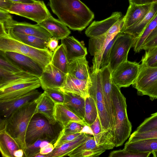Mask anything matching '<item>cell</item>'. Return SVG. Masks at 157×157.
<instances>
[{
  "label": "cell",
  "instance_id": "55",
  "mask_svg": "<svg viewBox=\"0 0 157 157\" xmlns=\"http://www.w3.org/2000/svg\"><path fill=\"white\" fill-rule=\"evenodd\" d=\"M14 154L15 157H22L24 156V152L23 150L21 149L15 151Z\"/></svg>",
  "mask_w": 157,
  "mask_h": 157
},
{
  "label": "cell",
  "instance_id": "6",
  "mask_svg": "<svg viewBox=\"0 0 157 157\" xmlns=\"http://www.w3.org/2000/svg\"><path fill=\"white\" fill-rule=\"evenodd\" d=\"M124 21V16H122L106 33L89 39V51L91 56H94L92 71L95 72L99 70L102 56L105 48L110 41L120 32Z\"/></svg>",
  "mask_w": 157,
  "mask_h": 157
},
{
  "label": "cell",
  "instance_id": "49",
  "mask_svg": "<svg viewBox=\"0 0 157 157\" xmlns=\"http://www.w3.org/2000/svg\"><path fill=\"white\" fill-rule=\"evenodd\" d=\"M15 3L10 0H0V10L8 12L12 6Z\"/></svg>",
  "mask_w": 157,
  "mask_h": 157
},
{
  "label": "cell",
  "instance_id": "56",
  "mask_svg": "<svg viewBox=\"0 0 157 157\" xmlns=\"http://www.w3.org/2000/svg\"><path fill=\"white\" fill-rule=\"evenodd\" d=\"M34 157H47V155H43L39 153L35 155Z\"/></svg>",
  "mask_w": 157,
  "mask_h": 157
},
{
  "label": "cell",
  "instance_id": "20",
  "mask_svg": "<svg viewBox=\"0 0 157 157\" xmlns=\"http://www.w3.org/2000/svg\"><path fill=\"white\" fill-rule=\"evenodd\" d=\"M153 4L143 5L129 4L124 16V23L120 32L140 21L148 12Z\"/></svg>",
  "mask_w": 157,
  "mask_h": 157
},
{
  "label": "cell",
  "instance_id": "32",
  "mask_svg": "<svg viewBox=\"0 0 157 157\" xmlns=\"http://www.w3.org/2000/svg\"><path fill=\"white\" fill-rule=\"evenodd\" d=\"M9 36L13 38L32 47L41 49H48L47 41L38 37L19 33L12 31H6Z\"/></svg>",
  "mask_w": 157,
  "mask_h": 157
},
{
  "label": "cell",
  "instance_id": "12",
  "mask_svg": "<svg viewBox=\"0 0 157 157\" xmlns=\"http://www.w3.org/2000/svg\"><path fill=\"white\" fill-rule=\"evenodd\" d=\"M6 31L35 36L48 41L51 34L39 24L33 25L26 22H19L13 19L4 23Z\"/></svg>",
  "mask_w": 157,
  "mask_h": 157
},
{
  "label": "cell",
  "instance_id": "15",
  "mask_svg": "<svg viewBox=\"0 0 157 157\" xmlns=\"http://www.w3.org/2000/svg\"><path fill=\"white\" fill-rule=\"evenodd\" d=\"M42 94L36 89L12 99L0 101V110L4 118L24 105L37 99Z\"/></svg>",
  "mask_w": 157,
  "mask_h": 157
},
{
  "label": "cell",
  "instance_id": "35",
  "mask_svg": "<svg viewBox=\"0 0 157 157\" xmlns=\"http://www.w3.org/2000/svg\"><path fill=\"white\" fill-rule=\"evenodd\" d=\"M98 113L95 101L90 96L85 98L84 121L89 127L95 121Z\"/></svg>",
  "mask_w": 157,
  "mask_h": 157
},
{
  "label": "cell",
  "instance_id": "41",
  "mask_svg": "<svg viewBox=\"0 0 157 157\" xmlns=\"http://www.w3.org/2000/svg\"><path fill=\"white\" fill-rule=\"evenodd\" d=\"M157 138V128L142 132L135 131L130 136L128 142H132L140 140Z\"/></svg>",
  "mask_w": 157,
  "mask_h": 157
},
{
  "label": "cell",
  "instance_id": "28",
  "mask_svg": "<svg viewBox=\"0 0 157 157\" xmlns=\"http://www.w3.org/2000/svg\"><path fill=\"white\" fill-rule=\"evenodd\" d=\"M54 117L56 122L62 127V128L70 121L79 122L88 126L85 121L69 110L63 104H55Z\"/></svg>",
  "mask_w": 157,
  "mask_h": 157
},
{
  "label": "cell",
  "instance_id": "25",
  "mask_svg": "<svg viewBox=\"0 0 157 157\" xmlns=\"http://www.w3.org/2000/svg\"><path fill=\"white\" fill-rule=\"evenodd\" d=\"M37 102L35 114L43 115L50 123L55 125L57 123L54 117L55 103L44 91L37 98Z\"/></svg>",
  "mask_w": 157,
  "mask_h": 157
},
{
  "label": "cell",
  "instance_id": "37",
  "mask_svg": "<svg viewBox=\"0 0 157 157\" xmlns=\"http://www.w3.org/2000/svg\"><path fill=\"white\" fill-rule=\"evenodd\" d=\"M141 64L149 67H157V46L145 51Z\"/></svg>",
  "mask_w": 157,
  "mask_h": 157
},
{
  "label": "cell",
  "instance_id": "17",
  "mask_svg": "<svg viewBox=\"0 0 157 157\" xmlns=\"http://www.w3.org/2000/svg\"><path fill=\"white\" fill-rule=\"evenodd\" d=\"M90 134L86 140L68 155L70 157H98L108 150L104 145H97L93 136Z\"/></svg>",
  "mask_w": 157,
  "mask_h": 157
},
{
  "label": "cell",
  "instance_id": "39",
  "mask_svg": "<svg viewBox=\"0 0 157 157\" xmlns=\"http://www.w3.org/2000/svg\"><path fill=\"white\" fill-rule=\"evenodd\" d=\"M151 152H134L122 150L113 151L109 154V157H148Z\"/></svg>",
  "mask_w": 157,
  "mask_h": 157
},
{
  "label": "cell",
  "instance_id": "34",
  "mask_svg": "<svg viewBox=\"0 0 157 157\" xmlns=\"http://www.w3.org/2000/svg\"><path fill=\"white\" fill-rule=\"evenodd\" d=\"M90 127L97 145H104L107 147L108 150L112 149L114 147L109 143L103 130L98 113L95 120Z\"/></svg>",
  "mask_w": 157,
  "mask_h": 157
},
{
  "label": "cell",
  "instance_id": "4",
  "mask_svg": "<svg viewBox=\"0 0 157 157\" xmlns=\"http://www.w3.org/2000/svg\"><path fill=\"white\" fill-rule=\"evenodd\" d=\"M0 50L15 52L27 56L37 62L44 69L51 63L53 54L48 49L32 47L13 38L9 34L0 38Z\"/></svg>",
  "mask_w": 157,
  "mask_h": 157
},
{
  "label": "cell",
  "instance_id": "10",
  "mask_svg": "<svg viewBox=\"0 0 157 157\" xmlns=\"http://www.w3.org/2000/svg\"><path fill=\"white\" fill-rule=\"evenodd\" d=\"M140 65L127 60L120 64L111 73L112 82L119 88L129 87L134 82Z\"/></svg>",
  "mask_w": 157,
  "mask_h": 157
},
{
  "label": "cell",
  "instance_id": "19",
  "mask_svg": "<svg viewBox=\"0 0 157 157\" xmlns=\"http://www.w3.org/2000/svg\"><path fill=\"white\" fill-rule=\"evenodd\" d=\"M39 24L47 30L53 37L62 40L68 36L71 31L60 20L51 15Z\"/></svg>",
  "mask_w": 157,
  "mask_h": 157
},
{
  "label": "cell",
  "instance_id": "3",
  "mask_svg": "<svg viewBox=\"0 0 157 157\" xmlns=\"http://www.w3.org/2000/svg\"><path fill=\"white\" fill-rule=\"evenodd\" d=\"M37 99L14 111L7 118L0 121V129L5 128L25 152L26 147L25 136L32 118L35 114Z\"/></svg>",
  "mask_w": 157,
  "mask_h": 157
},
{
  "label": "cell",
  "instance_id": "38",
  "mask_svg": "<svg viewBox=\"0 0 157 157\" xmlns=\"http://www.w3.org/2000/svg\"><path fill=\"white\" fill-rule=\"evenodd\" d=\"M157 128V112L146 118L137 128L135 131L142 132Z\"/></svg>",
  "mask_w": 157,
  "mask_h": 157
},
{
  "label": "cell",
  "instance_id": "9",
  "mask_svg": "<svg viewBox=\"0 0 157 157\" xmlns=\"http://www.w3.org/2000/svg\"><path fill=\"white\" fill-rule=\"evenodd\" d=\"M8 12L26 18L38 24L51 15L44 1L39 0L33 3H14Z\"/></svg>",
  "mask_w": 157,
  "mask_h": 157
},
{
  "label": "cell",
  "instance_id": "58",
  "mask_svg": "<svg viewBox=\"0 0 157 157\" xmlns=\"http://www.w3.org/2000/svg\"><path fill=\"white\" fill-rule=\"evenodd\" d=\"M153 3L157 4V0H154Z\"/></svg>",
  "mask_w": 157,
  "mask_h": 157
},
{
  "label": "cell",
  "instance_id": "50",
  "mask_svg": "<svg viewBox=\"0 0 157 157\" xmlns=\"http://www.w3.org/2000/svg\"><path fill=\"white\" fill-rule=\"evenodd\" d=\"M54 149L53 144L49 142L41 147L40 153L47 155L52 152Z\"/></svg>",
  "mask_w": 157,
  "mask_h": 157
},
{
  "label": "cell",
  "instance_id": "31",
  "mask_svg": "<svg viewBox=\"0 0 157 157\" xmlns=\"http://www.w3.org/2000/svg\"><path fill=\"white\" fill-rule=\"evenodd\" d=\"M124 149L132 152L151 153L157 150V138L140 140L132 142L127 141Z\"/></svg>",
  "mask_w": 157,
  "mask_h": 157
},
{
  "label": "cell",
  "instance_id": "48",
  "mask_svg": "<svg viewBox=\"0 0 157 157\" xmlns=\"http://www.w3.org/2000/svg\"><path fill=\"white\" fill-rule=\"evenodd\" d=\"M58 40L52 37L47 41V48L51 52H54L58 47Z\"/></svg>",
  "mask_w": 157,
  "mask_h": 157
},
{
  "label": "cell",
  "instance_id": "43",
  "mask_svg": "<svg viewBox=\"0 0 157 157\" xmlns=\"http://www.w3.org/2000/svg\"><path fill=\"white\" fill-rule=\"evenodd\" d=\"M157 46V27L147 38L141 47L145 51Z\"/></svg>",
  "mask_w": 157,
  "mask_h": 157
},
{
  "label": "cell",
  "instance_id": "54",
  "mask_svg": "<svg viewBox=\"0 0 157 157\" xmlns=\"http://www.w3.org/2000/svg\"><path fill=\"white\" fill-rule=\"evenodd\" d=\"M16 3H33L36 2L38 0H10Z\"/></svg>",
  "mask_w": 157,
  "mask_h": 157
},
{
  "label": "cell",
  "instance_id": "18",
  "mask_svg": "<svg viewBox=\"0 0 157 157\" xmlns=\"http://www.w3.org/2000/svg\"><path fill=\"white\" fill-rule=\"evenodd\" d=\"M122 17L121 12H115L109 17L101 21H94L86 29L85 33L90 38L102 35L107 32Z\"/></svg>",
  "mask_w": 157,
  "mask_h": 157
},
{
  "label": "cell",
  "instance_id": "13",
  "mask_svg": "<svg viewBox=\"0 0 157 157\" xmlns=\"http://www.w3.org/2000/svg\"><path fill=\"white\" fill-rule=\"evenodd\" d=\"M41 86L38 78L0 89V101L15 98Z\"/></svg>",
  "mask_w": 157,
  "mask_h": 157
},
{
  "label": "cell",
  "instance_id": "14",
  "mask_svg": "<svg viewBox=\"0 0 157 157\" xmlns=\"http://www.w3.org/2000/svg\"><path fill=\"white\" fill-rule=\"evenodd\" d=\"M67 74L53 66L51 63L44 69L38 78L43 90L49 88H60L65 82Z\"/></svg>",
  "mask_w": 157,
  "mask_h": 157
},
{
  "label": "cell",
  "instance_id": "30",
  "mask_svg": "<svg viewBox=\"0 0 157 157\" xmlns=\"http://www.w3.org/2000/svg\"><path fill=\"white\" fill-rule=\"evenodd\" d=\"M157 13V4L153 3L148 12L140 21L124 29L121 33L130 34L137 40Z\"/></svg>",
  "mask_w": 157,
  "mask_h": 157
},
{
  "label": "cell",
  "instance_id": "23",
  "mask_svg": "<svg viewBox=\"0 0 157 157\" xmlns=\"http://www.w3.org/2000/svg\"><path fill=\"white\" fill-rule=\"evenodd\" d=\"M63 92L64 97L63 104L69 110L84 121L85 98L73 93Z\"/></svg>",
  "mask_w": 157,
  "mask_h": 157
},
{
  "label": "cell",
  "instance_id": "27",
  "mask_svg": "<svg viewBox=\"0 0 157 157\" xmlns=\"http://www.w3.org/2000/svg\"><path fill=\"white\" fill-rule=\"evenodd\" d=\"M90 134L83 132L74 140L55 148L52 152L47 155V157H62L68 156L74 149L84 143Z\"/></svg>",
  "mask_w": 157,
  "mask_h": 157
},
{
  "label": "cell",
  "instance_id": "22",
  "mask_svg": "<svg viewBox=\"0 0 157 157\" xmlns=\"http://www.w3.org/2000/svg\"><path fill=\"white\" fill-rule=\"evenodd\" d=\"M89 80H80L67 73L64 83L60 89L63 92L73 93L86 98L89 96Z\"/></svg>",
  "mask_w": 157,
  "mask_h": 157
},
{
  "label": "cell",
  "instance_id": "7",
  "mask_svg": "<svg viewBox=\"0 0 157 157\" xmlns=\"http://www.w3.org/2000/svg\"><path fill=\"white\" fill-rule=\"evenodd\" d=\"M140 71L133 84L140 96L147 95L151 101L157 99V67L140 64Z\"/></svg>",
  "mask_w": 157,
  "mask_h": 157
},
{
  "label": "cell",
  "instance_id": "16",
  "mask_svg": "<svg viewBox=\"0 0 157 157\" xmlns=\"http://www.w3.org/2000/svg\"><path fill=\"white\" fill-rule=\"evenodd\" d=\"M101 82L105 104L109 115L110 124L113 125L114 113L111 94L112 79L111 72L108 65L100 69Z\"/></svg>",
  "mask_w": 157,
  "mask_h": 157
},
{
  "label": "cell",
  "instance_id": "8",
  "mask_svg": "<svg viewBox=\"0 0 157 157\" xmlns=\"http://www.w3.org/2000/svg\"><path fill=\"white\" fill-rule=\"evenodd\" d=\"M136 39L128 33H119L111 49L108 65L112 73L120 64L128 60V52Z\"/></svg>",
  "mask_w": 157,
  "mask_h": 157
},
{
  "label": "cell",
  "instance_id": "21",
  "mask_svg": "<svg viewBox=\"0 0 157 157\" xmlns=\"http://www.w3.org/2000/svg\"><path fill=\"white\" fill-rule=\"evenodd\" d=\"M64 44L69 62L82 57L87 54L86 48L82 42H80L73 36H68L61 40Z\"/></svg>",
  "mask_w": 157,
  "mask_h": 157
},
{
  "label": "cell",
  "instance_id": "53",
  "mask_svg": "<svg viewBox=\"0 0 157 157\" xmlns=\"http://www.w3.org/2000/svg\"><path fill=\"white\" fill-rule=\"evenodd\" d=\"M8 35L4 23L0 22V38L6 37Z\"/></svg>",
  "mask_w": 157,
  "mask_h": 157
},
{
  "label": "cell",
  "instance_id": "57",
  "mask_svg": "<svg viewBox=\"0 0 157 157\" xmlns=\"http://www.w3.org/2000/svg\"><path fill=\"white\" fill-rule=\"evenodd\" d=\"M151 153L153 154V156L157 157V150Z\"/></svg>",
  "mask_w": 157,
  "mask_h": 157
},
{
  "label": "cell",
  "instance_id": "52",
  "mask_svg": "<svg viewBox=\"0 0 157 157\" xmlns=\"http://www.w3.org/2000/svg\"><path fill=\"white\" fill-rule=\"evenodd\" d=\"M154 0H129V4L143 5L152 4Z\"/></svg>",
  "mask_w": 157,
  "mask_h": 157
},
{
  "label": "cell",
  "instance_id": "51",
  "mask_svg": "<svg viewBox=\"0 0 157 157\" xmlns=\"http://www.w3.org/2000/svg\"><path fill=\"white\" fill-rule=\"evenodd\" d=\"M12 19V17L8 12L0 10V22L4 23Z\"/></svg>",
  "mask_w": 157,
  "mask_h": 157
},
{
  "label": "cell",
  "instance_id": "42",
  "mask_svg": "<svg viewBox=\"0 0 157 157\" xmlns=\"http://www.w3.org/2000/svg\"><path fill=\"white\" fill-rule=\"evenodd\" d=\"M56 104H63L64 97L63 92L60 88H49L44 91Z\"/></svg>",
  "mask_w": 157,
  "mask_h": 157
},
{
  "label": "cell",
  "instance_id": "2",
  "mask_svg": "<svg viewBox=\"0 0 157 157\" xmlns=\"http://www.w3.org/2000/svg\"><path fill=\"white\" fill-rule=\"evenodd\" d=\"M111 94L114 119L110 134V140L112 145L117 147L122 145L129 137L132 125L128 116L126 98L120 88L113 82Z\"/></svg>",
  "mask_w": 157,
  "mask_h": 157
},
{
  "label": "cell",
  "instance_id": "33",
  "mask_svg": "<svg viewBox=\"0 0 157 157\" xmlns=\"http://www.w3.org/2000/svg\"><path fill=\"white\" fill-rule=\"evenodd\" d=\"M50 63L64 73H68L69 62L63 44L61 43L53 52Z\"/></svg>",
  "mask_w": 157,
  "mask_h": 157
},
{
  "label": "cell",
  "instance_id": "1",
  "mask_svg": "<svg viewBox=\"0 0 157 157\" xmlns=\"http://www.w3.org/2000/svg\"><path fill=\"white\" fill-rule=\"evenodd\" d=\"M53 13L71 29L81 31L94 18V13L80 0H49Z\"/></svg>",
  "mask_w": 157,
  "mask_h": 157
},
{
  "label": "cell",
  "instance_id": "46",
  "mask_svg": "<svg viewBox=\"0 0 157 157\" xmlns=\"http://www.w3.org/2000/svg\"><path fill=\"white\" fill-rule=\"evenodd\" d=\"M82 133L59 135L57 139L53 144L54 148L58 147L64 143L74 140L80 136Z\"/></svg>",
  "mask_w": 157,
  "mask_h": 157
},
{
  "label": "cell",
  "instance_id": "47",
  "mask_svg": "<svg viewBox=\"0 0 157 157\" xmlns=\"http://www.w3.org/2000/svg\"><path fill=\"white\" fill-rule=\"evenodd\" d=\"M118 33H119L110 41L105 48L102 56L100 67L108 65L111 49Z\"/></svg>",
  "mask_w": 157,
  "mask_h": 157
},
{
  "label": "cell",
  "instance_id": "44",
  "mask_svg": "<svg viewBox=\"0 0 157 157\" xmlns=\"http://www.w3.org/2000/svg\"><path fill=\"white\" fill-rule=\"evenodd\" d=\"M44 141L41 139H39L32 144L27 146L24 153V157H34L35 155L40 153L41 144Z\"/></svg>",
  "mask_w": 157,
  "mask_h": 157
},
{
  "label": "cell",
  "instance_id": "24",
  "mask_svg": "<svg viewBox=\"0 0 157 157\" xmlns=\"http://www.w3.org/2000/svg\"><path fill=\"white\" fill-rule=\"evenodd\" d=\"M37 78L23 71L13 73L0 67V89Z\"/></svg>",
  "mask_w": 157,
  "mask_h": 157
},
{
  "label": "cell",
  "instance_id": "36",
  "mask_svg": "<svg viewBox=\"0 0 157 157\" xmlns=\"http://www.w3.org/2000/svg\"><path fill=\"white\" fill-rule=\"evenodd\" d=\"M157 27V13L143 30L140 36L137 39L133 46L136 53L141 51V47L147 38Z\"/></svg>",
  "mask_w": 157,
  "mask_h": 157
},
{
  "label": "cell",
  "instance_id": "40",
  "mask_svg": "<svg viewBox=\"0 0 157 157\" xmlns=\"http://www.w3.org/2000/svg\"><path fill=\"white\" fill-rule=\"evenodd\" d=\"M83 124L77 121H70L60 132L59 135L82 133L86 126Z\"/></svg>",
  "mask_w": 157,
  "mask_h": 157
},
{
  "label": "cell",
  "instance_id": "26",
  "mask_svg": "<svg viewBox=\"0 0 157 157\" xmlns=\"http://www.w3.org/2000/svg\"><path fill=\"white\" fill-rule=\"evenodd\" d=\"M90 72L86 56L78 58L69 62L68 73L83 80L90 79Z\"/></svg>",
  "mask_w": 157,
  "mask_h": 157
},
{
  "label": "cell",
  "instance_id": "29",
  "mask_svg": "<svg viewBox=\"0 0 157 157\" xmlns=\"http://www.w3.org/2000/svg\"><path fill=\"white\" fill-rule=\"evenodd\" d=\"M20 149L18 144L5 128L0 129V151L2 157H15V151Z\"/></svg>",
  "mask_w": 157,
  "mask_h": 157
},
{
  "label": "cell",
  "instance_id": "11",
  "mask_svg": "<svg viewBox=\"0 0 157 157\" xmlns=\"http://www.w3.org/2000/svg\"><path fill=\"white\" fill-rule=\"evenodd\" d=\"M3 52L8 60L21 71L38 78L42 74L44 68L32 58L15 52Z\"/></svg>",
  "mask_w": 157,
  "mask_h": 157
},
{
  "label": "cell",
  "instance_id": "5",
  "mask_svg": "<svg viewBox=\"0 0 157 157\" xmlns=\"http://www.w3.org/2000/svg\"><path fill=\"white\" fill-rule=\"evenodd\" d=\"M50 123L43 115L35 114L29 124L25 136L26 146L39 139L49 142L53 144L59 133H57L54 125Z\"/></svg>",
  "mask_w": 157,
  "mask_h": 157
},
{
  "label": "cell",
  "instance_id": "45",
  "mask_svg": "<svg viewBox=\"0 0 157 157\" xmlns=\"http://www.w3.org/2000/svg\"><path fill=\"white\" fill-rule=\"evenodd\" d=\"M0 67L13 73L22 71L9 61L5 56L3 51L0 50Z\"/></svg>",
  "mask_w": 157,
  "mask_h": 157
}]
</instances>
